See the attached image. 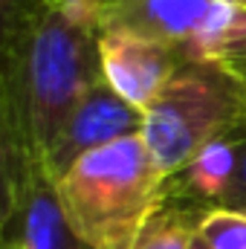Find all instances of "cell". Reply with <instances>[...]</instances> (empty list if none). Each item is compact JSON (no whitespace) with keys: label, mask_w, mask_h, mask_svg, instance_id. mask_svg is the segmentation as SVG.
Masks as SVG:
<instances>
[{"label":"cell","mask_w":246,"mask_h":249,"mask_svg":"<svg viewBox=\"0 0 246 249\" xmlns=\"http://www.w3.org/2000/svg\"><path fill=\"white\" fill-rule=\"evenodd\" d=\"M232 6H238V9H246V0H229Z\"/></svg>","instance_id":"cell-15"},{"label":"cell","mask_w":246,"mask_h":249,"mask_svg":"<svg viewBox=\"0 0 246 249\" xmlns=\"http://www.w3.org/2000/svg\"><path fill=\"white\" fill-rule=\"evenodd\" d=\"M15 3H41V0H3V6H15Z\"/></svg>","instance_id":"cell-13"},{"label":"cell","mask_w":246,"mask_h":249,"mask_svg":"<svg viewBox=\"0 0 246 249\" xmlns=\"http://www.w3.org/2000/svg\"><path fill=\"white\" fill-rule=\"evenodd\" d=\"M55 191L67 223L90 249H133L168 200V177L136 133L84 154Z\"/></svg>","instance_id":"cell-2"},{"label":"cell","mask_w":246,"mask_h":249,"mask_svg":"<svg viewBox=\"0 0 246 249\" xmlns=\"http://www.w3.org/2000/svg\"><path fill=\"white\" fill-rule=\"evenodd\" d=\"M197 238L209 249H246V209H206L197 223Z\"/></svg>","instance_id":"cell-9"},{"label":"cell","mask_w":246,"mask_h":249,"mask_svg":"<svg viewBox=\"0 0 246 249\" xmlns=\"http://www.w3.org/2000/svg\"><path fill=\"white\" fill-rule=\"evenodd\" d=\"M185 55L188 53L183 50L124 32L99 35V58H102L105 81L142 113L157 99V93L168 84V78L174 75V70Z\"/></svg>","instance_id":"cell-7"},{"label":"cell","mask_w":246,"mask_h":249,"mask_svg":"<svg viewBox=\"0 0 246 249\" xmlns=\"http://www.w3.org/2000/svg\"><path fill=\"white\" fill-rule=\"evenodd\" d=\"M229 12V0H99V32H124L197 55Z\"/></svg>","instance_id":"cell-5"},{"label":"cell","mask_w":246,"mask_h":249,"mask_svg":"<svg viewBox=\"0 0 246 249\" xmlns=\"http://www.w3.org/2000/svg\"><path fill=\"white\" fill-rule=\"evenodd\" d=\"M191 249H209V247H206V244H203L200 238H194V244H191Z\"/></svg>","instance_id":"cell-14"},{"label":"cell","mask_w":246,"mask_h":249,"mask_svg":"<svg viewBox=\"0 0 246 249\" xmlns=\"http://www.w3.org/2000/svg\"><path fill=\"white\" fill-rule=\"evenodd\" d=\"M203 212L206 209L168 197L165 206L148 220L133 249H191Z\"/></svg>","instance_id":"cell-8"},{"label":"cell","mask_w":246,"mask_h":249,"mask_svg":"<svg viewBox=\"0 0 246 249\" xmlns=\"http://www.w3.org/2000/svg\"><path fill=\"white\" fill-rule=\"evenodd\" d=\"M223 64H229L235 72H241L246 78V55H235V58H223Z\"/></svg>","instance_id":"cell-12"},{"label":"cell","mask_w":246,"mask_h":249,"mask_svg":"<svg viewBox=\"0 0 246 249\" xmlns=\"http://www.w3.org/2000/svg\"><path fill=\"white\" fill-rule=\"evenodd\" d=\"M3 249H90L67 223L44 162L23 151H3Z\"/></svg>","instance_id":"cell-4"},{"label":"cell","mask_w":246,"mask_h":249,"mask_svg":"<svg viewBox=\"0 0 246 249\" xmlns=\"http://www.w3.org/2000/svg\"><path fill=\"white\" fill-rule=\"evenodd\" d=\"M246 122V78L217 58L185 55L145 107L142 139L165 177Z\"/></svg>","instance_id":"cell-3"},{"label":"cell","mask_w":246,"mask_h":249,"mask_svg":"<svg viewBox=\"0 0 246 249\" xmlns=\"http://www.w3.org/2000/svg\"><path fill=\"white\" fill-rule=\"evenodd\" d=\"M200 58H235V55H246V9L232 6V12L223 18V23L203 38L200 50H197Z\"/></svg>","instance_id":"cell-10"},{"label":"cell","mask_w":246,"mask_h":249,"mask_svg":"<svg viewBox=\"0 0 246 249\" xmlns=\"http://www.w3.org/2000/svg\"><path fill=\"white\" fill-rule=\"evenodd\" d=\"M142 127H145V113L133 107L127 99H122L102 75L72 107V113L67 116L58 136L50 142L41 162L50 171V177L58 180L84 154L119 142L124 136H136L142 133Z\"/></svg>","instance_id":"cell-6"},{"label":"cell","mask_w":246,"mask_h":249,"mask_svg":"<svg viewBox=\"0 0 246 249\" xmlns=\"http://www.w3.org/2000/svg\"><path fill=\"white\" fill-rule=\"evenodd\" d=\"M232 133H235V142H238V171H235V180H232V186H229L220 206L246 209V122Z\"/></svg>","instance_id":"cell-11"},{"label":"cell","mask_w":246,"mask_h":249,"mask_svg":"<svg viewBox=\"0 0 246 249\" xmlns=\"http://www.w3.org/2000/svg\"><path fill=\"white\" fill-rule=\"evenodd\" d=\"M99 35V0L3 6V151L44 160L72 107L102 78Z\"/></svg>","instance_id":"cell-1"}]
</instances>
